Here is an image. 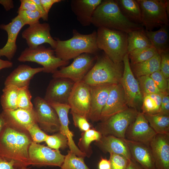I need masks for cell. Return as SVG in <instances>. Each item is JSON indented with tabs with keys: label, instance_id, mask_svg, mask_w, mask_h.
<instances>
[{
	"label": "cell",
	"instance_id": "obj_1",
	"mask_svg": "<svg viewBox=\"0 0 169 169\" xmlns=\"http://www.w3.org/2000/svg\"><path fill=\"white\" fill-rule=\"evenodd\" d=\"M32 142L27 131L7 124L0 135V156L13 161L15 169H29L28 151Z\"/></svg>",
	"mask_w": 169,
	"mask_h": 169
},
{
	"label": "cell",
	"instance_id": "obj_2",
	"mask_svg": "<svg viewBox=\"0 0 169 169\" xmlns=\"http://www.w3.org/2000/svg\"><path fill=\"white\" fill-rule=\"evenodd\" d=\"M91 24L98 28L103 27L127 33L144 29L142 24L131 22L123 16L116 0H102L93 13Z\"/></svg>",
	"mask_w": 169,
	"mask_h": 169
},
{
	"label": "cell",
	"instance_id": "obj_3",
	"mask_svg": "<svg viewBox=\"0 0 169 169\" xmlns=\"http://www.w3.org/2000/svg\"><path fill=\"white\" fill-rule=\"evenodd\" d=\"M70 38L62 40L56 38L54 49L55 55L62 60L68 61L84 53L97 54L100 50L96 44V31L83 34L73 29Z\"/></svg>",
	"mask_w": 169,
	"mask_h": 169
},
{
	"label": "cell",
	"instance_id": "obj_4",
	"mask_svg": "<svg viewBox=\"0 0 169 169\" xmlns=\"http://www.w3.org/2000/svg\"><path fill=\"white\" fill-rule=\"evenodd\" d=\"M123 70V62L115 63L103 52L97 54L94 64L82 81L90 85L120 84Z\"/></svg>",
	"mask_w": 169,
	"mask_h": 169
},
{
	"label": "cell",
	"instance_id": "obj_5",
	"mask_svg": "<svg viewBox=\"0 0 169 169\" xmlns=\"http://www.w3.org/2000/svg\"><path fill=\"white\" fill-rule=\"evenodd\" d=\"M96 44L113 62H123L127 53V33L120 31L100 27L96 31Z\"/></svg>",
	"mask_w": 169,
	"mask_h": 169
},
{
	"label": "cell",
	"instance_id": "obj_6",
	"mask_svg": "<svg viewBox=\"0 0 169 169\" xmlns=\"http://www.w3.org/2000/svg\"><path fill=\"white\" fill-rule=\"evenodd\" d=\"M141 12L142 25L146 30L168 26L169 0H137Z\"/></svg>",
	"mask_w": 169,
	"mask_h": 169
},
{
	"label": "cell",
	"instance_id": "obj_7",
	"mask_svg": "<svg viewBox=\"0 0 169 169\" xmlns=\"http://www.w3.org/2000/svg\"><path fill=\"white\" fill-rule=\"evenodd\" d=\"M20 62H31L42 66L43 72L53 74L59 68L65 66L69 63L57 57L54 49L40 45L34 48H26L18 58Z\"/></svg>",
	"mask_w": 169,
	"mask_h": 169
},
{
	"label": "cell",
	"instance_id": "obj_8",
	"mask_svg": "<svg viewBox=\"0 0 169 169\" xmlns=\"http://www.w3.org/2000/svg\"><path fill=\"white\" fill-rule=\"evenodd\" d=\"M139 112L135 109L129 107L101 121L95 129L102 135H111L125 139V133L128 127L134 120Z\"/></svg>",
	"mask_w": 169,
	"mask_h": 169
},
{
	"label": "cell",
	"instance_id": "obj_9",
	"mask_svg": "<svg viewBox=\"0 0 169 169\" xmlns=\"http://www.w3.org/2000/svg\"><path fill=\"white\" fill-rule=\"evenodd\" d=\"M97 54L84 53L79 55L70 65L60 67L53 74V78H67L75 83L82 81L94 64Z\"/></svg>",
	"mask_w": 169,
	"mask_h": 169
},
{
	"label": "cell",
	"instance_id": "obj_10",
	"mask_svg": "<svg viewBox=\"0 0 169 169\" xmlns=\"http://www.w3.org/2000/svg\"><path fill=\"white\" fill-rule=\"evenodd\" d=\"M124 70L120 84L129 107L141 112L143 96L139 82L131 70L128 54L123 60Z\"/></svg>",
	"mask_w": 169,
	"mask_h": 169
},
{
	"label": "cell",
	"instance_id": "obj_11",
	"mask_svg": "<svg viewBox=\"0 0 169 169\" xmlns=\"http://www.w3.org/2000/svg\"><path fill=\"white\" fill-rule=\"evenodd\" d=\"M28 155L31 165L38 167H60L65 157L61 153L59 150L52 149L33 142L29 146Z\"/></svg>",
	"mask_w": 169,
	"mask_h": 169
},
{
	"label": "cell",
	"instance_id": "obj_12",
	"mask_svg": "<svg viewBox=\"0 0 169 169\" xmlns=\"http://www.w3.org/2000/svg\"><path fill=\"white\" fill-rule=\"evenodd\" d=\"M36 121L45 132L53 133L59 131L60 124L55 110L44 98L37 96L33 100Z\"/></svg>",
	"mask_w": 169,
	"mask_h": 169
},
{
	"label": "cell",
	"instance_id": "obj_13",
	"mask_svg": "<svg viewBox=\"0 0 169 169\" xmlns=\"http://www.w3.org/2000/svg\"><path fill=\"white\" fill-rule=\"evenodd\" d=\"M91 101L90 86L81 81L74 83L69 98L71 111L88 118Z\"/></svg>",
	"mask_w": 169,
	"mask_h": 169
},
{
	"label": "cell",
	"instance_id": "obj_14",
	"mask_svg": "<svg viewBox=\"0 0 169 169\" xmlns=\"http://www.w3.org/2000/svg\"><path fill=\"white\" fill-rule=\"evenodd\" d=\"M50 29L49 23L39 22L29 26L23 32L22 36L26 40L29 48H34L44 43H47L54 49L56 41L52 37Z\"/></svg>",
	"mask_w": 169,
	"mask_h": 169
},
{
	"label": "cell",
	"instance_id": "obj_15",
	"mask_svg": "<svg viewBox=\"0 0 169 169\" xmlns=\"http://www.w3.org/2000/svg\"><path fill=\"white\" fill-rule=\"evenodd\" d=\"M156 133L150 125L143 114L139 112L134 120L128 127L125 139L149 146Z\"/></svg>",
	"mask_w": 169,
	"mask_h": 169
},
{
	"label": "cell",
	"instance_id": "obj_16",
	"mask_svg": "<svg viewBox=\"0 0 169 169\" xmlns=\"http://www.w3.org/2000/svg\"><path fill=\"white\" fill-rule=\"evenodd\" d=\"M74 83L67 78H53L48 86L44 99L48 102L68 104L69 98Z\"/></svg>",
	"mask_w": 169,
	"mask_h": 169
},
{
	"label": "cell",
	"instance_id": "obj_17",
	"mask_svg": "<svg viewBox=\"0 0 169 169\" xmlns=\"http://www.w3.org/2000/svg\"><path fill=\"white\" fill-rule=\"evenodd\" d=\"M121 84H113L101 112L100 120H105L128 108Z\"/></svg>",
	"mask_w": 169,
	"mask_h": 169
},
{
	"label": "cell",
	"instance_id": "obj_18",
	"mask_svg": "<svg viewBox=\"0 0 169 169\" xmlns=\"http://www.w3.org/2000/svg\"><path fill=\"white\" fill-rule=\"evenodd\" d=\"M149 146L156 169H169V134H156Z\"/></svg>",
	"mask_w": 169,
	"mask_h": 169
},
{
	"label": "cell",
	"instance_id": "obj_19",
	"mask_svg": "<svg viewBox=\"0 0 169 169\" xmlns=\"http://www.w3.org/2000/svg\"><path fill=\"white\" fill-rule=\"evenodd\" d=\"M113 85H90L91 101L88 119L93 122L100 120L102 111L106 104Z\"/></svg>",
	"mask_w": 169,
	"mask_h": 169
},
{
	"label": "cell",
	"instance_id": "obj_20",
	"mask_svg": "<svg viewBox=\"0 0 169 169\" xmlns=\"http://www.w3.org/2000/svg\"><path fill=\"white\" fill-rule=\"evenodd\" d=\"M48 102L57 113L60 124L59 132L67 137L69 150L78 156L84 158L86 157V155L81 151L75 144L73 139V134L69 128L68 113L69 110H70L69 105L54 102Z\"/></svg>",
	"mask_w": 169,
	"mask_h": 169
},
{
	"label": "cell",
	"instance_id": "obj_21",
	"mask_svg": "<svg viewBox=\"0 0 169 169\" xmlns=\"http://www.w3.org/2000/svg\"><path fill=\"white\" fill-rule=\"evenodd\" d=\"M24 25L18 15L12 19L9 23L0 25V28L5 31L8 34L6 43L0 49V57L5 56L9 61L13 58L17 49L16 40L18 36Z\"/></svg>",
	"mask_w": 169,
	"mask_h": 169
},
{
	"label": "cell",
	"instance_id": "obj_22",
	"mask_svg": "<svg viewBox=\"0 0 169 169\" xmlns=\"http://www.w3.org/2000/svg\"><path fill=\"white\" fill-rule=\"evenodd\" d=\"M1 113L7 124L20 129L27 131L29 126L37 123L34 109L28 110L18 108L4 110Z\"/></svg>",
	"mask_w": 169,
	"mask_h": 169
},
{
	"label": "cell",
	"instance_id": "obj_23",
	"mask_svg": "<svg viewBox=\"0 0 169 169\" xmlns=\"http://www.w3.org/2000/svg\"><path fill=\"white\" fill-rule=\"evenodd\" d=\"M43 71L42 67L33 68L26 64H20L7 77L4 82V86L13 85L18 88L29 87L30 80L34 76Z\"/></svg>",
	"mask_w": 169,
	"mask_h": 169
},
{
	"label": "cell",
	"instance_id": "obj_24",
	"mask_svg": "<svg viewBox=\"0 0 169 169\" xmlns=\"http://www.w3.org/2000/svg\"><path fill=\"white\" fill-rule=\"evenodd\" d=\"M102 0H72L71 9L77 19L83 27L90 26L93 13Z\"/></svg>",
	"mask_w": 169,
	"mask_h": 169
},
{
	"label": "cell",
	"instance_id": "obj_25",
	"mask_svg": "<svg viewBox=\"0 0 169 169\" xmlns=\"http://www.w3.org/2000/svg\"><path fill=\"white\" fill-rule=\"evenodd\" d=\"M126 144L131 158L145 169H156L149 146L141 142L123 139Z\"/></svg>",
	"mask_w": 169,
	"mask_h": 169
},
{
	"label": "cell",
	"instance_id": "obj_26",
	"mask_svg": "<svg viewBox=\"0 0 169 169\" xmlns=\"http://www.w3.org/2000/svg\"><path fill=\"white\" fill-rule=\"evenodd\" d=\"M94 144L102 151L122 155L128 159L131 158L128 146L123 139L111 135H102Z\"/></svg>",
	"mask_w": 169,
	"mask_h": 169
},
{
	"label": "cell",
	"instance_id": "obj_27",
	"mask_svg": "<svg viewBox=\"0 0 169 169\" xmlns=\"http://www.w3.org/2000/svg\"><path fill=\"white\" fill-rule=\"evenodd\" d=\"M168 27L163 26L156 31L145 30V33L152 46L156 49L159 54L169 50Z\"/></svg>",
	"mask_w": 169,
	"mask_h": 169
},
{
	"label": "cell",
	"instance_id": "obj_28",
	"mask_svg": "<svg viewBox=\"0 0 169 169\" xmlns=\"http://www.w3.org/2000/svg\"><path fill=\"white\" fill-rule=\"evenodd\" d=\"M161 58L157 53L151 58L134 64H131L132 72L137 78L145 75H150L155 72L160 70Z\"/></svg>",
	"mask_w": 169,
	"mask_h": 169
},
{
	"label": "cell",
	"instance_id": "obj_29",
	"mask_svg": "<svg viewBox=\"0 0 169 169\" xmlns=\"http://www.w3.org/2000/svg\"><path fill=\"white\" fill-rule=\"evenodd\" d=\"M122 14L132 23L142 24L141 12L136 0H116Z\"/></svg>",
	"mask_w": 169,
	"mask_h": 169
},
{
	"label": "cell",
	"instance_id": "obj_30",
	"mask_svg": "<svg viewBox=\"0 0 169 169\" xmlns=\"http://www.w3.org/2000/svg\"><path fill=\"white\" fill-rule=\"evenodd\" d=\"M127 53L136 49L152 46L144 29L134 30L127 33Z\"/></svg>",
	"mask_w": 169,
	"mask_h": 169
},
{
	"label": "cell",
	"instance_id": "obj_31",
	"mask_svg": "<svg viewBox=\"0 0 169 169\" xmlns=\"http://www.w3.org/2000/svg\"><path fill=\"white\" fill-rule=\"evenodd\" d=\"M150 125L157 134H169V115L159 113L143 114Z\"/></svg>",
	"mask_w": 169,
	"mask_h": 169
},
{
	"label": "cell",
	"instance_id": "obj_32",
	"mask_svg": "<svg viewBox=\"0 0 169 169\" xmlns=\"http://www.w3.org/2000/svg\"><path fill=\"white\" fill-rule=\"evenodd\" d=\"M78 143V148L84 153L87 157H89L92 153L91 143L94 141H97L101 139L102 135L95 128H91L83 132L81 135Z\"/></svg>",
	"mask_w": 169,
	"mask_h": 169
},
{
	"label": "cell",
	"instance_id": "obj_33",
	"mask_svg": "<svg viewBox=\"0 0 169 169\" xmlns=\"http://www.w3.org/2000/svg\"><path fill=\"white\" fill-rule=\"evenodd\" d=\"M18 89L13 85L4 86L0 98L1 105L3 110H13L18 108Z\"/></svg>",
	"mask_w": 169,
	"mask_h": 169
},
{
	"label": "cell",
	"instance_id": "obj_34",
	"mask_svg": "<svg viewBox=\"0 0 169 169\" xmlns=\"http://www.w3.org/2000/svg\"><path fill=\"white\" fill-rule=\"evenodd\" d=\"M163 95L161 94H152L143 96L141 112L143 114H149L158 113Z\"/></svg>",
	"mask_w": 169,
	"mask_h": 169
},
{
	"label": "cell",
	"instance_id": "obj_35",
	"mask_svg": "<svg viewBox=\"0 0 169 169\" xmlns=\"http://www.w3.org/2000/svg\"><path fill=\"white\" fill-rule=\"evenodd\" d=\"M157 53L153 46L136 49L128 53L131 64H134L146 60L153 56Z\"/></svg>",
	"mask_w": 169,
	"mask_h": 169
},
{
	"label": "cell",
	"instance_id": "obj_36",
	"mask_svg": "<svg viewBox=\"0 0 169 169\" xmlns=\"http://www.w3.org/2000/svg\"><path fill=\"white\" fill-rule=\"evenodd\" d=\"M59 169H90L85 164L84 158L77 156L70 150L65 156Z\"/></svg>",
	"mask_w": 169,
	"mask_h": 169
},
{
	"label": "cell",
	"instance_id": "obj_37",
	"mask_svg": "<svg viewBox=\"0 0 169 169\" xmlns=\"http://www.w3.org/2000/svg\"><path fill=\"white\" fill-rule=\"evenodd\" d=\"M137 78L143 97L152 94H163L159 89L150 75L143 76Z\"/></svg>",
	"mask_w": 169,
	"mask_h": 169
},
{
	"label": "cell",
	"instance_id": "obj_38",
	"mask_svg": "<svg viewBox=\"0 0 169 169\" xmlns=\"http://www.w3.org/2000/svg\"><path fill=\"white\" fill-rule=\"evenodd\" d=\"M45 142L48 146L55 150L64 149L68 146L67 137L59 131L52 135H48Z\"/></svg>",
	"mask_w": 169,
	"mask_h": 169
},
{
	"label": "cell",
	"instance_id": "obj_39",
	"mask_svg": "<svg viewBox=\"0 0 169 169\" xmlns=\"http://www.w3.org/2000/svg\"><path fill=\"white\" fill-rule=\"evenodd\" d=\"M32 97L29 87L19 88L18 96V108L28 110H33L34 106L31 101Z\"/></svg>",
	"mask_w": 169,
	"mask_h": 169
},
{
	"label": "cell",
	"instance_id": "obj_40",
	"mask_svg": "<svg viewBox=\"0 0 169 169\" xmlns=\"http://www.w3.org/2000/svg\"><path fill=\"white\" fill-rule=\"evenodd\" d=\"M17 13L24 25L34 24L39 22V20L41 18L40 14L38 11L18 10Z\"/></svg>",
	"mask_w": 169,
	"mask_h": 169
},
{
	"label": "cell",
	"instance_id": "obj_41",
	"mask_svg": "<svg viewBox=\"0 0 169 169\" xmlns=\"http://www.w3.org/2000/svg\"><path fill=\"white\" fill-rule=\"evenodd\" d=\"M32 141L39 143L45 141L48 136L40 128L37 123L29 126L26 129Z\"/></svg>",
	"mask_w": 169,
	"mask_h": 169
},
{
	"label": "cell",
	"instance_id": "obj_42",
	"mask_svg": "<svg viewBox=\"0 0 169 169\" xmlns=\"http://www.w3.org/2000/svg\"><path fill=\"white\" fill-rule=\"evenodd\" d=\"M150 76L162 93L169 94V79L166 78L160 70L155 72Z\"/></svg>",
	"mask_w": 169,
	"mask_h": 169
},
{
	"label": "cell",
	"instance_id": "obj_43",
	"mask_svg": "<svg viewBox=\"0 0 169 169\" xmlns=\"http://www.w3.org/2000/svg\"><path fill=\"white\" fill-rule=\"evenodd\" d=\"M110 154L111 169H126L129 159L121 155Z\"/></svg>",
	"mask_w": 169,
	"mask_h": 169
},
{
	"label": "cell",
	"instance_id": "obj_44",
	"mask_svg": "<svg viewBox=\"0 0 169 169\" xmlns=\"http://www.w3.org/2000/svg\"><path fill=\"white\" fill-rule=\"evenodd\" d=\"M74 125L82 132L91 129V126L85 117L70 111Z\"/></svg>",
	"mask_w": 169,
	"mask_h": 169
},
{
	"label": "cell",
	"instance_id": "obj_45",
	"mask_svg": "<svg viewBox=\"0 0 169 169\" xmlns=\"http://www.w3.org/2000/svg\"><path fill=\"white\" fill-rule=\"evenodd\" d=\"M169 50L159 54L161 58L160 71L167 79L169 78Z\"/></svg>",
	"mask_w": 169,
	"mask_h": 169
},
{
	"label": "cell",
	"instance_id": "obj_46",
	"mask_svg": "<svg viewBox=\"0 0 169 169\" xmlns=\"http://www.w3.org/2000/svg\"><path fill=\"white\" fill-rule=\"evenodd\" d=\"M20 5L18 10L38 11L35 3L32 0H20Z\"/></svg>",
	"mask_w": 169,
	"mask_h": 169
},
{
	"label": "cell",
	"instance_id": "obj_47",
	"mask_svg": "<svg viewBox=\"0 0 169 169\" xmlns=\"http://www.w3.org/2000/svg\"><path fill=\"white\" fill-rule=\"evenodd\" d=\"M158 113L169 115V94H164L162 95L160 108Z\"/></svg>",
	"mask_w": 169,
	"mask_h": 169
},
{
	"label": "cell",
	"instance_id": "obj_48",
	"mask_svg": "<svg viewBox=\"0 0 169 169\" xmlns=\"http://www.w3.org/2000/svg\"><path fill=\"white\" fill-rule=\"evenodd\" d=\"M40 3L46 12L48 14L53 4L62 1L61 0H40Z\"/></svg>",
	"mask_w": 169,
	"mask_h": 169
},
{
	"label": "cell",
	"instance_id": "obj_49",
	"mask_svg": "<svg viewBox=\"0 0 169 169\" xmlns=\"http://www.w3.org/2000/svg\"><path fill=\"white\" fill-rule=\"evenodd\" d=\"M0 169H15L14 163L0 156Z\"/></svg>",
	"mask_w": 169,
	"mask_h": 169
},
{
	"label": "cell",
	"instance_id": "obj_50",
	"mask_svg": "<svg viewBox=\"0 0 169 169\" xmlns=\"http://www.w3.org/2000/svg\"><path fill=\"white\" fill-rule=\"evenodd\" d=\"M36 4L38 11L40 14L42 18L44 21H47L48 19V14L47 13L44 9L40 1V0H32Z\"/></svg>",
	"mask_w": 169,
	"mask_h": 169
},
{
	"label": "cell",
	"instance_id": "obj_51",
	"mask_svg": "<svg viewBox=\"0 0 169 169\" xmlns=\"http://www.w3.org/2000/svg\"><path fill=\"white\" fill-rule=\"evenodd\" d=\"M99 169H111L110 163L109 160L101 157L98 163Z\"/></svg>",
	"mask_w": 169,
	"mask_h": 169
},
{
	"label": "cell",
	"instance_id": "obj_52",
	"mask_svg": "<svg viewBox=\"0 0 169 169\" xmlns=\"http://www.w3.org/2000/svg\"><path fill=\"white\" fill-rule=\"evenodd\" d=\"M126 169H145L139 163L131 158L128 160Z\"/></svg>",
	"mask_w": 169,
	"mask_h": 169
},
{
	"label": "cell",
	"instance_id": "obj_53",
	"mask_svg": "<svg viewBox=\"0 0 169 169\" xmlns=\"http://www.w3.org/2000/svg\"><path fill=\"white\" fill-rule=\"evenodd\" d=\"M0 4L3 6L6 11H8L14 7L13 1L12 0H0Z\"/></svg>",
	"mask_w": 169,
	"mask_h": 169
},
{
	"label": "cell",
	"instance_id": "obj_54",
	"mask_svg": "<svg viewBox=\"0 0 169 169\" xmlns=\"http://www.w3.org/2000/svg\"><path fill=\"white\" fill-rule=\"evenodd\" d=\"M13 63L10 61L4 60L0 59V70L13 67Z\"/></svg>",
	"mask_w": 169,
	"mask_h": 169
},
{
	"label": "cell",
	"instance_id": "obj_55",
	"mask_svg": "<svg viewBox=\"0 0 169 169\" xmlns=\"http://www.w3.org/2000/svg\"><path fill=\"white\" fill-rule=\"evenodd\" d=\"M6 124L5 120L1 113L0 114V135L4 130Z\"/></svg>",
	"mask_w": 169,
	"mask_h": 169
}]
</instances>
